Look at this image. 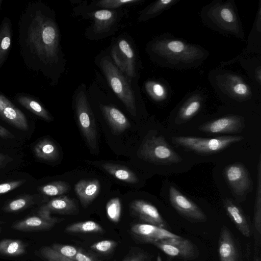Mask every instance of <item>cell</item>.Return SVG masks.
<instances>
[{
	"instance_id": "35",
	"label": "cell",
	"mask_w": 261,
	"mask_h": 261,
	"mask_svg": "<svg viewBox=\"0 0 261 261\" xmlns=\"http://www.w3.org/2000/svg\"><path fill=\"white\" fill-rule=\"evenodd\" d=\"M18 102L27 109L47 121H50L52 117L49 113L38 101L33 98L20 96L17 98Z\"/></svg>"
},
{
	"instance_id": "7",
	"label": "cell",
	"mask_w": 261,
	"mask_h": 261,
	"mask_svg": "<svg viewBox=\"0 0 261 261\" xmlns=\"http://www.w3.org/2000/svg\"><path fill=\"white\" fill-rule=\"evenodd\" d=\"M75 110L79 127L90 148H98L95 118L86 94L85 88L78 90L75 97Z\"/></svg>"
},
{
	"instance_id": "30",
	"label": "cell",
	"mask_w": 261,
	"mask_h": 261,
	"mask_svg": "<svg viewBox=\"0 0 261 261\" xmlns=\"http://www.w3.org/2000/svg\"><path fill=\"white\" fill-rule=\"evenodd\" d=\"M34 152L37 158L46 161L55 160L59 154L56 145L48 139L38 142L34 146Z\"/></svg>"
},
{
	"instance_id": "24",
	"label": "cell",
	"mask_w": 261,
	"mask_h": 261,
	"mask_svg": "<svg viewBox=\"0 0 261 261\" xmlns=\"http://www.w3.org/2000/svg\"><path fill=\"white\" fill-rule=\"evenodd\" d=\"M101 110L105 118L115 133H122L130 126L129 120L117 108L111 106H103Z\"/></svg>"
},
{
	"instance_id": "39",
	"label": "cell",
	"mask_w": 261,
	"mask_h": 261,
	"mask_svg": "<svg viewBox=\"0 0 261 261\" xmlns=\"http://www.w3.org/2000/svg\"><path fill=\"white\" fill-rule=\"evenodd\" d=\"M117 243L111 240H105L92 244L90 248L101 254H108L116 247Z\"/></svg>"
},
{
	"instance_id": "28",
	"label": "cell",
	"mask_w": 261,
	"mask_h": 261,
	"mask_svg": "<svg viewBox=\"0 0 261 261\" xmlns=\"http://www.w3.org/2000/svg\"><path fill=\"white\" fill-rule=\"evenodd\" d=\"M55 224L39 216H32L15 223L13 228L20 231L42 230L49 229Z\"/></svg>"
},
{
	"instance_id": "27",
	"label": "cell",
	"mask_w": 261,
	"mask_h": 261,
	"mask_svg": "<svg viewBox=\"0 0 261 261\" xmlns=\"http://www.w3.org/2000/svg\"><path fill=\"white\" fill-rule=\"evenodd\" d=\"M180 0H158L153 2L140 13L139 21H147L154 18L170 9Z\"/></svg>"
},
{
	"instance_id": "36",
	"label": "cell",
	"mask_w": 261,
	"mask_h": 261,
	"mask_svg": "<svg viewBox=\"0 0 261 261\" xmlns=\"http://www.w3.org/2000/svg\"><path fill=\"white\" fill-rule=\"evenodd\" d=\"M40 190L45 195L54 196L68 192L69 185L63 181H56L42 186Z\"/></svg>"
},
{
	"instance_id": "41",
	"label": "cell",
	"mask_w": 261,
	"mask_h": 261,
	"mask_svg": "<svg viewBox=\"0 0 261 261\" xmlns=\"http://www.w3.org/2000/svg\"><path fill=\"white\" fill-rule=\"evenodd\" d=\"M31 199L29 197H23L10 201L5 207V211L14 212L21 210L29 205Z\"/></svg>"
},
{
	"instance_id": "20",
	"label": "cell",
	"mask_w": 261,
	"mask_h": 261,
	"mask_svg": "<svg viewBox=\"0 0 261 261\" xmlns=\"http://www.w3.org/2000/svg\"><path fill=\"white\" fill-rule=\"evenodd\" d=\"M225 211L236 228L245 237L251 236V229L241 207L235 201L226 198L223 201Z\"/></svg>"
},
{
	"instance_id": "45",
	"label": "cell",
	"mask_w": 261,
	"mask_h": 261,
	"mask_svg": "<svg viewBox=\"0 0 261 261\" xmlns=\"http://www.w3.org/2000/svg\"><path fill=\"white\" fill-rule=\"evenodd\" d=\"M14 135L5 127L0 125V138L4 139H12Z\"/></svg>"
},
{
	"instance_id": "26",
	"label": "cell",
	"mask_w": 261,
	"mask_h": 261,
	"mask_svg": "<svg viewBox=\"0 0 261 261\" xmlns=\"http://www.w3.org/2000/svg\"><path fill=\"white\" fill-rule=\"evenodd\" d=\"M94 20L93 30L96 33L108 32L115 23L117 15L115 11L100 9L92 13Z\"/></svg>"
},
{
	"instance_id": "38",
	"label": "cell",
	"mask_w": 261,
	"mask_h": 261,
	"mask_svg": "<svg viewBox=\"0 0 261 261\" xmlns=\"http://www.w3.org/2000/svg\"><path fill=\"white\" fill-rule=\"evenodd\" d=\"M141 0H102L96 3L95 5L103 9L111 10L127 4L141 2Z\"/></svg>"
},
{
	"instance_id": "31",
	"label": "cell",
	"mask_w": 261,
	"mask_h": 261,
	"mask_svg": "<svg viewBox=\"0 0 261 261\" xmlns=\"http://www.w3.org/2000/svg\"><path fill=\"white\" fill-rule=\"evenodd\" d=\"M6 19H4L0 28V67L6 60L12 38L10 23Z\"/></svg>"
},
{
	"instance_id": "5",
	"label": "cell",
	"mask_w": 261,
	"mask_h": 261,
	"mask_svg": "<svg viewBox=\"0 0 261 261\" xmlns=\"http://www.w3.org/2000/svg\"><path fill=\"white\" fill-rule=\"evenodd\" d=\"M101 67L113 91L129 113L136 116L137 108L134 93L125 74L107 57L102 59Z\"/></svg>"
},
{
	"instance_id": "32",
	"label": "cell",
	"mask_w": 261,
	"mask_h": 261,
	"mask_svg": "<svg viewBox=\"0 0 261 261\" xmlns=\"http://www.w3.org/2000/svg\"><path fill=\"white\" fill-rule=\"evenodd\" d=\"M67 233H102L105 231L102 226L97 222L88 220L72 224L65 228Z\"/></svg>"
},
{
	"instance_id": "9",
	"label": "cell",
	"mask_w": 261,
	"mask_h": 261,
	"mask_svg": "<svg viewBox=\"0 0 261 261\" xmlns=\"http://www.w3.org/2000/svg\"><path fill=\"white\" fill-rule=\"evenodd\" d=\"M206 99L207 94L201 88L187 93L174 111L175 122L180 124L194 118L203 108Z\"/></svg>"
},
{
	"instance_id": "1",
	"label": "cell",
	"mask_w": 261,
	"mask_h": 261,
	"mask_svg": "<svg viewBox=\"0 0 261 261\" xmlns=\"http://www.w3.org/2000/svg\"><path fill=\"white\" fill-rule=\"evenodd\" d=\"M147 49L151 59L159 66L179 70L198 68L210 56L209 51L201 45L169 32L154 37Z\"/></svg>"
},
{
	"instance_id": "16",
	"label": "cell",
	"mask_w": 261,
	"mask_h": 261,
	"mask_svg": "<svg viewBox=\"0 0 261 261\" xmlns=\"http://www.w3.org/2000/svg\"><path fill=\"white\" fill-rule=\"evenodd\" d=\"M133 212L143 221L165 229L168 225L155 206L143 200H134L130 205Z\"/></svg>"
},
{
	"instance_id": "3",
	"label": "cell",
	"mask_w": 261,
	"mask_h": 261,
	"mask_svg": "<svg viewBox=\"0 0 261 261\" xmlns=\"http://www.w3.org/2000/svg\"><path fill=\"white\" fill-rule=\"evenodd\" d=\"M202 23L224 36L246 39L243 24L234 0H213L199 12Z\"/></svg>"
},
{
	"instance_id": "33",
	"label": "cell",
	"mask_w": 261,
	"mask_h": 261,
	"mask_svg": "<svg viewBox=\"0 0 261 261\" xmlns=\"http://www.w3.org/2000/svg\"><path fill=\"white\" fill-rule=\"evenodd\" d=\"M26 252L25 246L19 240L4 239L0 241V254L17 256Z\"/></svg>"
},
{
	"instance_id": "13",
	"label": "cell",
	"mask_w": 261,
	"mask_h": 261,
	"mask_svg": "<svg viewBox=\"0 0 261 261\" xmlns=\"http://www.w3.org/2000/svg\"><path fill=\"white\" fill-rule=\"evenodd\" d=\"M116 66L129 77L135 75V56L130 44L125 39L120 40L111 50Z\"/></svg>"
},
{
	"instance_id": "4",
	"label": "cell",
	"mask_w": 261,
	"mask_h": 261,
	"mask_svg": "<svg viewBox=\"0 0 261 261\" xmlns=\"http://www.w3.org/2000/svg\"><path fill=\"white\" fill-rule=\"evenodd\" d=\"M28 42L41 59L47 63L58 60L59 34L55 22L40 13L33 19Z\"/></svg>"
},
{
	"instance_id": "21",
	"label": "cell",
	"mask_w": 261,
	"mask_h": 261,
	"mask_svg": "<svg viewBox=\"0 0 261 261\" xmlns=\"http://www.w3.org/2000/svg\"><path fill=\"white\" fill-rule=\"evenodd\" d=\"M218 252L220 261H239V253L232 235L226 226L221 227Z\"/></svg>"
},
{
	"instance_id": "44",
	"label": "cell",
	"mask_w": 261,
	"mask_h": 261,
	"mask_svg": "<svg viewBox=\"0 0 261 261\" xmlns=\"http://www.w3.org/2000/svg\"><path fill=\"white\" fill-rule=\"evenodd\" d=\"M74 259L75 261H98L93 255L85 252L81 248H79Z\"/></svg>"
},
{
	"instance_id": "37",
	"label": "cell",
	"mask_w": 261,
	"mask_h": 261,
	"mask_svg": "<svg viewBox=\"0 0 261 261\" xmlns=\"http://www.w3.org/2000/svg\"><path fill=\"white\" fill-rule=\"evenodd\" d=\"M106 212L108 218L110 221L114 223L119 221L121 205L118 197L113 198L108 202L106 205Z\"/></svg>"
},
{
	"instance_id": "19",
	"label": "cell",
	"mask_w": 261,
	"mask_h": 261,
	"mask_svg": "<svg viewBox=\"0 0 261 261\" xmlns=\"http://www.w3.org/2000/svg\"><path fill=\"white\" fill-rule=\"evenodd\" d=\"M241 54L245 56L261 55V0L258 2L257 10L248 36L246 46Z\"/></svg>"
},
{
	"instance_id": "6",
	"label": "cell",
	"mask_w": 261,
	"mask_h": 261,
	"mask_svg": "<svg viewBox=\"0 0 261 261\" xmlns=\"http://www.w3.org/2000/svg\"><path fill=\"white\" fill-rule=\"evenodd\" d=\"M243 139V136H220L213 138L178 136L173 137L172 140L174 143L195 152L212 154L219 152Z\"/></svg>"
},
{
	"instance_id": "42",
	"label": "cell",
	"mask_w": 261,
	"mask_h": 261,
	"mask_svg": "<svg viewBox=\"0 0 261 261\" xmlns=\"http://www.w3.org/2000/svg\"><path fill=\"white\" fill-rule=\"evenodd\" d=\"M40 253L43 257L47 260V261H75L60 255L50 247L42 248L40 250Z\"/></svg>"
},
{
	"instance_id": "43",
	"label": "cell",
	"mask_w": 261,
	"mask_h": 261,
	"mask_svg": "<svg viewBox=\"0 0 261 261\" xmlns=\"http://www.w3.org/2000/svg\"><path fill=\"white\" fill-rule=\"evenodd\" d=\"M26 181L25 179L13 180L0 184V194H5L19 187Z\"/></svg>"
},
{
	"instance_id": "14",
	"label": "cell",
	"mask_w": 261,
	"mask_h": 261,
	"mask_svg": "<svg viewBox=\"0 0 261 261\" xmlns=\"http://www.w3.org/2000/svg\"><path fill=\"white\" fill-rule=\"evenodd\" d=\"M225 178L233 192L242 196L246 194L251 187V180L245 166L235 163L227 166L224 170Z\"/></svg>"
},
{
	"instance_id": "17",
	"label": "cell",
	"mask_w": 261,
	"mask_h": 261,
	"mask_svg": "<svg viewBox=\"0 0 261 261\" xmlns=\"http://www.w3.org/2000/svg\"><path fill=\"white\" fill-rule=\"evenodd\" d=\"M131 231L134 234L147 243L181 237L167 229L148 223L135 224L132 226Z\"/></svg>"
},
{
	"instance_id": "10",
	"label": "cell",
	"mask_w": 261,
	"mask_h": 261,
	"mask_svg": "<svg viewBox=\"0 0 261 261\" xmlns=\"http://www.w3.org/2000/svg\"><path fill=\"white\" fill-rule=\"evenodd\" d=\"M167 255L184 259H192L198 255L196 246L190 240L180 237L150 242Z\"/></svg>"
},
{
	"instance_id": "12",
	"label": "cell",
	"mask_w": 261,
	"mask_h": 261,
	"mask_svg": "<svg viewBox=\"0 0 261 261\" xmlns=\"http://www.w3.org/2000/svg\"><path fill=\"white\" fill-rule=\"evenodd\" d=\"M169 198L172 206L187 220L194 222L206 220V216L200 207L173 186L169 189Z\"/></svg>"
},
{
	"instance_id": "15",
	"label": "cell",
	"mask_w": 261,
	"mask_h": 261,
	"mask_svg": "<svg viewBox=\"0 0 261 261\" xmlns=\"http://www.w3.org/2000/svg\"><path fill=\"white\" fill-rule=\"evenodd\" d=\"M237 63L245 70L247 76L261 92V55L245 56L240 54L234 58L222 62L219 67Z\"/></svg>"
},
{
	"instance_id": "2",
	"label": "cell",
	"mask_w": 261,
	"mask_h": 261,
	"mask_svg": "<svg viewBox=\"0 0 261 261\" xmlns=\"http://www.w3.org/2000/svg\"><path fill=\"white\" fill-rule=\"evenodd\" d=\"M207 79L217 96L228 105L245 106L260 99L261 92L241 73L218 67L208 72Z\"/></svg>"
},
{
	"instance_id": "46",
	"label": "cell",
	"mask_w": 261,
	"mask_h": 261,
	"mask_svg": "<svg viewBox=\"0 0 261 261\" xmlns=\"http://www.w3.org/2000/svg\"><path fill=\"white\" fill-rule=\"evenodd\" d=\"M12 161V159L7 155L0 153V169L5 167Z\"/></svg>"
},
{
	"instance_id": "18",
	"label": "cell",
	"mask_w": 261,
	"mask_h": 261,
	"mask_svg": "<svg viewBox=\"0 0 261 261\" xmlns=\"http://www.w3.org/2000/svg\"><path fill=\"white\" fill-rule=\"evenodd\" d=\"M0 116L18 129H28L25 115L3 95H0Z\"/></svg>"
},
{
	"instance_id": "11",
	"label": "cell",
	"mask_w": 261,
	"mask_h": 261,
	"mask_svg": "<svg viewBox=\"0 0 261 261\" xmlns=\"http://www.w3.org/2000/svg\"><path fill=\"white\" fill-rule=\"evenodd\" d=\"M245 122V117L243 114L230 113L202 124L199 129L209 134L240 133Z\"/></svg>"
},
{
	"instance_id": "25",
	"label": "cell",
	"mask_w": 261,
	"mask_h": 261,
	"mask_svg": "<svg viewBox=\"0 0 261 261\" xmlns=\"http://www.w3.org/2000/svg\"><path fill=\"white\" fill-rule=\"evenodd\" d=\"M41 209L50 213L55 212L61 214H73L78 212L75 201L67 196H62L52 199Z\"/></svg>"
},
{
	"instance_id": "48",
	"label": "cell",
	"mask_w": 261,
	"mask_h": 261,
	"mask_svg": "<svg viewBox=\"0 0 261 261\" xmlns=\"http://www.w3.org/2000/svg\"><path fill=\"white\" fill-rule=\"evenodd\" d=\"M158 261H161L160 256H158Z\"/></svg>"
},
{
	"instance_id": "47",
	"label": "cell",
	"mask_w": 261,
	"mask_h": 261,
	"mask_svg": "<svg viewBox=\"0 0 261 261\" xmlns=\"http://www.w3.org/2000/svg\"><path fill=\"white\" fill-rule=\"evenodd\" d=\"M145 256L144 254L139 253L133 255L127 258L124 261H144Z\"/></svg>"
},
{
	"instance_id": "23",
	"label": "cell",
	"mask_w": 261,
	"mask_h": 261,
	"mask_svg": "<svg viewBox=\"0 0 261 261\" xmlns=\"http://www.w3.org/2000/svg\"><path fill=\"white\" fill-rule=\"evenodd\" d=\"M144 88L147 95L155 102H167L172 96L171 86L164 80L147 81Z\"/></svg>"
},
{
	"instance_id": "34",
	"label": "cell",
	"mask_w": 261,
	"mask_h": 261,
	"mask_svg": "<svg viewBox=\"0 0 261 261\" xmlns=\"http://www.w3.org/2000/svg\"><path fill=\"white\" fill-rule=\"evenodd\" d=\"M254 226L256 233H261V161L259 158L257 167V186L254 208Z\"/></svg>"
},
{
	"instance_id": "8",
	"label": "cell",
	"mask_w": 261,
	"mask_h": 261,
	"mask_svg": "<svg viewBox=\"0 0 261 261\" xmlns=\"http://www.w3.org/2000/svg\"><path fill=\"white\" fill-rule=\"evenodd\" d=\"M140 154L144 159L157 164H171L182 160L161 136L146 138L140 148Z\"/></svg>"
},
{
	"instance_id": "40",
	"label": "cell",
	"mask_w": 261,
	"mask_h": 261,
	"mask_svg": "<svg viewBox=\"0 0 261 261\" xmlns=\"http://www.w3.org/2000/svg\"><path fill=\"white\" fill-rule=\"evenodd\" d=\"M50 247L60 255L72 259H74L79 250L72 245L60 244H54Z\"/></svg>"
},
{
	"instance_id": "29",
	"label": "cell",
	"mask_w": 261,
	"mask_h": 261,
	"mask_svg": "<svg viewBox=\"0 0 261 261\" xmlns=\"http://www.w3.org/2000/svg\"><path fill=\"white\" fill-rule=\"evenodd\" d=\"M101 167L107 172L120 180L130 184L138 181L136 174L125 167L108 163L102 164Z\"/></svg>"
},
{
	"instance_id": "22",
	"label": "cell",
	"mask_w": 261,
	"mask_h": 261,
	"mask_svg": "<svg viewBox=\"0 0 261 261\" xmlns=\"http://www.w3.org/2000/svg\"><path fill=\"white\" fill-rule=\"evenodd\" d=\"M100 190V184L95 179L81 180L74 186V191L84 207L96 198Z\"/></svg>"
}]
</instances>
